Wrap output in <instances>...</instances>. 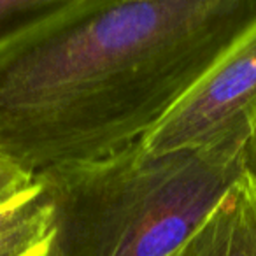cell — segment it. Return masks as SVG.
Wrapping results in <instances>:
<instances>
[{"label": "cell", "instance_id": "277c9868", "mask_svg": "<svg viewBox=\"0 0 256 256\" xmlns=\"http://www.w3.org/2000/svg\"><path fill=\"white\" fill-rule=\"evenodd\" d=\"M176 256H256V181L244 170Z\"/></svg>", "mask_w": 256, "mask_h": 256}, {"label": "cell", "instance_id": "5b68a950", "mask_svg": "<svg viewBox=\"0 0 256 256\" xmlns=\"http://www.w3.org/2000/svg\"><path fill=\"white\" fill-rule=\"evenodd\" d=\"M53 235V202L40 179L0 202V256H50Z\"/></svg>", "mask_w": 256, "mask_h": 256}, {"label": "cell", "instance_id": "3957f363", "mask_svg": "<svg viewBox=\"0 0 256 256\" xmlns=\"http://www.w3.org/2000/svg\"><path fill=\"white\" fill-rule=\"evenodd\" d=\"M256 130V22L142 140L150 153H242Z\"/></svg>", "mask_w": 256, "mask_h": 256}, {"label": "cell", "instance_id": "ba28073f", "mask_svg": "<svg viewBox=\"0 0 256 256\" xmlns=\"http://www.w3.org/2000/svg\"><path fill=\"white\" fill-rule=\"evenodd\" d=\"M242 165H244L246 174L256 181V130H254V134L249 137L248 144L244 146V153H242Z\"/></svg>", "mask_w": 256, "mask_h": 256}, {"label": "cell", "instance_id": "52a82bcc", "mask_svg": "<svg viewBox=\"0 0 256 256\" xmlns=\"http://www.w3.org/2000/svg\"><path fill=\"white\" fill-rule=\"evenodd\" d=\"M34 181L32 176L23 172L11 162L0 156V202L12 196Z\"/></svg>", "mask_w": 256, "mask_h": 256}, {"label": "cell", "instance_id": "6da1fadb", "mask_svg": "<svg viewBox=\"0 0 256 256\" xmlns=\"http://www.w3.org/2000/svg\"><path fill=\"white\" fill-rule=\"evenodd\" d=\"M256 0H70L0 48V156L36 178L142 142Z\"/></svg>", "mask_w": 256, "mask_h": 256}, {"label": "cell", "instance_id": "8992f818", "mask_svg": "<svg viewBox=\"0 0 256 256\" xmlns=\"http://www.w3.org/2000/svg\"><path fill=\"white\" fill-rule=\"evenodd\" d=\"M70 0H0V48L67 8Z\"/></svg>", "mask_w": 256, "mask_h": 256}, {"label": "cell", "instance_id": "7a4b0ae2", "mask_svg": "<svg viewBox=\"0 0 256 256\" xmlns=\"http://www.w3.org/2000/svg\"><path fill=\"white\" fill-rule=\"evenodd\" d=\"M242 153L154 154L139 142L36 176L53 202L50 256H176L240 178Z\"/></svg>", "mask_w": 256, "mask_h": 256}]
</instances>
